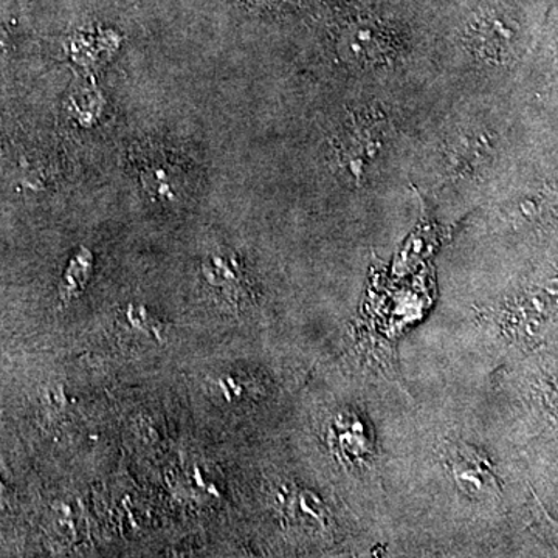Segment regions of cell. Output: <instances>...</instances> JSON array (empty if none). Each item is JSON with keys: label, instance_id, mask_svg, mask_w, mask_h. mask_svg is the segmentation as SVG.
Instances as JSON below:
<instances>
[{"label": "cell", "instance_id": "6da1fadb", "mask_svg": "<svg viewBox=\"0 0 558 558\" xmlns=\"http://www.w3.org/2000/svg\"><path fill=\"white\" fill-rule=\"evenodd\" d=\"M330 439L343 463L363 466L374 455V438L362 414L345 410L335 416Z\"/></svg>", "mask_w": 558, "mask_h": 558}, {"label": "cell", "instance_id": "7a4b0ae2", "mask_svg": "<svg viewBox=\"0 0 558 558\" xmlns=\"http://www.w3.org/2000/svg\"><path fill=\"white\" fill-rule=\"evenodd\" d=\"M470 44L484 60L503 63L515 52L517 30L503 14L484 13L471 21Z\"/></svg>", "mask_w": 558, "mask_h": 558}, {"label": "cell", "instance_id": "3957f363", "mask_svg": "<svg viewBox=\"0 0 558 558\" xmlns=\"http://www.w3.org/2000/svg\"><path fill=\"white\" fill-rule=\"evenodd\" d=\"M456 485L471 498H489L498 491L491 464L469 449L458 450L450 460Z\"/></svg>", "mask_w": 558, "mask_h": 558}, {"label": "cell", "instance_id": "277c9868", "mask_svg": "<svg viewBox=\"0 0 558 558\" xmlns=\"http://www.w3.org/2000/svg\"><path fill=\"white\" fill-rule=\"evenodd\" d=\"M347 128V132L341 135V150L347 156L348 167L354 172H360L377 156L381 139L380 126L374 125L368 118H352Z\"/></svg>", "mask_w": 558, "mask_h": 558}, {"label": "cell", "instance_id": "5b68a950", "mask_svg": "<svg viewBox=\"0 0 558 558\" xmlns=\"http://www.w3.org/2000/svg\"><path fill=\"white\" fill-rule=\"evenodd\" d=\"M343 52L355 63H380L390 55L391 46L384 35L373 27H355L343 38Z\"/></svg>", "mask_w": 558, "mask_h": 558}, {"label": "cell", "instance_id": "8992f818", "mask_svg": "<svg viewBox=\"0 0 558 558\" xmlns=\"http://www.w3.org/2000/svg\"><path fill=\"white\" fill-rule=\"evenodd\" d=\"M284 503H286V512L291 514L290 517L304 528H311L313 531L326 528L329 514L320 496L309 491H300L284 499Z\"/></svg>", "mask_w": 558, "mask_h": 558}]
</instances>
